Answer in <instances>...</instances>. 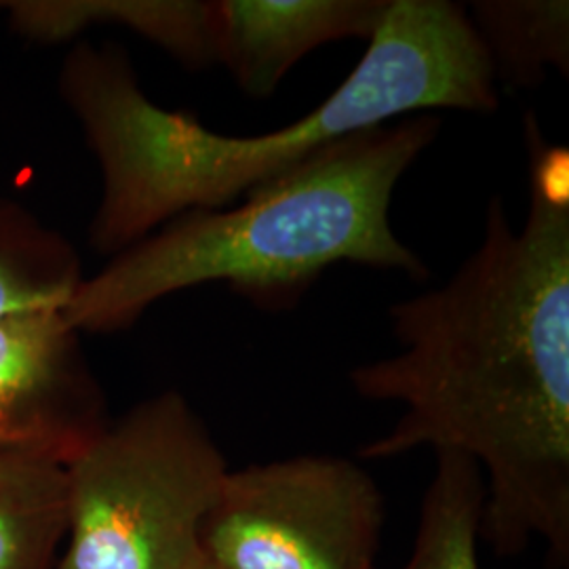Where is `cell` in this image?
<instances>
[{
  "label": "cell",
  "instance_id": "6da1fadb",
  "mask_svg": "<svg viewBox=\"0 0 569 569\" xmlns=\"http://www.w3.org/2000/svg\"><path fill=\"white\" fill-rule=\"evenodd\" d=\"M526 143V222L493 199L483 243L448 283L388 310L401 350L355 367L350 385L403 407L359 458L465 453L486 477V545L515 557L542 540L552 569H568L569 152L533 114Z\"/></svg>",
  "mask_w": 569,
  "mask_h": 569
},
{
  "label": "cell",
  "instance_id": "7a4b0ae2",
  "mask_svg": "<svg viewBox=\"0 0 569 569\" xmlns=\"http://www.w3.org/2000/svg\"><path fill=\"white\" fill-rule=\"evenodd\" d=\"M363 60L300 121L253 138L222 136L152 102L119 44L79 42L60 96L102 171L91 249L119 256L188 211L224 209L352 133L420 110L496 112L498 82L467 7L390 0Z\"/></svg>",
  "mask_w": 569,
  "mask_h": 569
},
{
  "label": "cell",
  "instance_id": "3957f363",
  "mask_svg": "<svg viewBox=\"0 0 569 569\" xmlns=\"http://www.w3.org/2000/svg\"><path fill=\"white\" fill-rule=\"evenodd\" d=\"M441 119L418 114L352 133L224 209L188 211L82 279L63 317L79 333H117L183 289L226 283L266 312L293 308L336 264L428 266L392 230L390 203Z\"/></svg>",
  "mask_w": 569,
  "mask_h": 569
},
{
  "label": "cell",
  "instance_id": "277c9868",
  "mask_svg": "<svg viewBox=\"0 0 569 569\" xmlns=\"http://www.w3.org/2000/svg\"><path fill=\"white\" fill-rule=\"evenodd\" d=\"M222 449L180 392L129 409L66 465L60 569H194L228 475Z\"/></svg>",
  "mask_w": 569,
  "mask_h": 569
},
{
  "label": "cell",
  "instance_id": "5b68a950",
  "mask_svg": "<svg viewBox=\"0 0 569 569\" xmlns=\"http://www.w3.org/2000/svg\"><path fill=\"white\" fill-rule=\"evenodd\" d=\"M385 496L352 460L296 456L228 470L201 528L213 569H376Z\"/></svg>",
  "mask_w": 569,
  "mask_h": 569
},
{
  "label": "cell",
  "instance_id": "8992f818",
  "mask_svg": "<svg viewBox=\"0 0 569 569\" xmlns=\"http://www.w3.org/2000/svg\"><path fill=\"white\" fill-rule=\"evenodd\" d=\"M63 308L0 319V453L72 462L103 428V395Z\"/></svg>",
  "mask_w": 569,
  "mask_h": 569
},
{
  "label": "cell",
  "instance_id": "52a82bcc",
  "mask_svg": "<svg viewBox=\"0 0 569 569\" xmlns=\"http://www.w3.org/2000/svg\"><path fill=\"white\" fill-rule=\"evenodd\" d=\"M390 0H213L216 63L249 98H268L287 72L329 42L369 41Z\"/></svg>",
  "mask_w": 569,
  "mask_h": 569
},
{
  "label": "cell",
  "instance_id": "ba28073f",
  "mask_svg": "<svg viewBox=\"0 0 569 569\" xmlns=\"http://www.w3.org/2000/svg\"><path fill=\"white\" fill-rule=\"evenodd\" d=\"M0 11L13 32L42 44L77 39L98 26H119L161 47L186 68L216 63L213 2L203 0H11Z\"/></svg>",
  "mask_w": 569,
  "mask_h": 569
},
{
  "label": "cell",
  "instance_id": "9c48e42d",
  "mask_svg": "<svg viewBox=\"0 0 569 569\" xmlns=\"http://www.w3.org/2000/svg\"><path fill=\"white\" fill-rule=\"evenodd\" d=\"M66 529V467L0 453V569H60Z\"/></svg>",
  "mask_w": 569,
  "mask_h": 569
},
{
  "label": "cell",
  "instance_id": "30bf717a",
  "mask_svg": "<svg viewBox=\"0 0 569 569\" xmlns=\"http://www.w3.org/2000/svg\"><path fill=\"white\" fill-rule=\"evenodd\" d=\"M467 13L496 82L531 89L549 70L568 77V0H477Z\"/></svg>",
  "mask_w": 569,
  "mask_h": 569
},
{
  "label": "cell",
  "instance_id": "8fae6325",
  "mask_svg": "<svg viewBox=\"0 0 569 569\" xmlns=\"http://www.w3.org/2000/svg\"><path fill=\"white\" fill-rule=\"evenodd\" d=\"M82 279L74 244L28 207L0 199V319L63 308Z\"/></svg>",
  "mask_w": 569,
  "mask_h": 569
},
{
  "label": "cell",
  "instance_id": "7c38bea8",
  "mask_svg": "<svg viewBox=\"0 0 569 569\" xmlns=\"http://www.w3.org/2000/svg\"><path fill=\"white\" fill-rule=\"evenodd\" d=\"M413 552L401 569H481L479 540L486 507L481 467L460 451H435Z\"/></svg>",
  "mask_w": 569,
  "mask_h": 569
},
{
  "label": "cell",
  "instance_id": "4fadbf2b",
  "mask_svg": "<svg viewBox=\"0 0 569 569\" xmlns=\"http://www.w3.org/2000/svg\"><path fill=\"white\" fill-rule=\"evenodd\" d=\"M194 569H213V568H211V566H209V563H207V561H204V559H203V561H201V563H199V566H197V568H194Z\"/></svg>",
  "mask_w": 569,
  "mask_h": 569
}]
</instances>
